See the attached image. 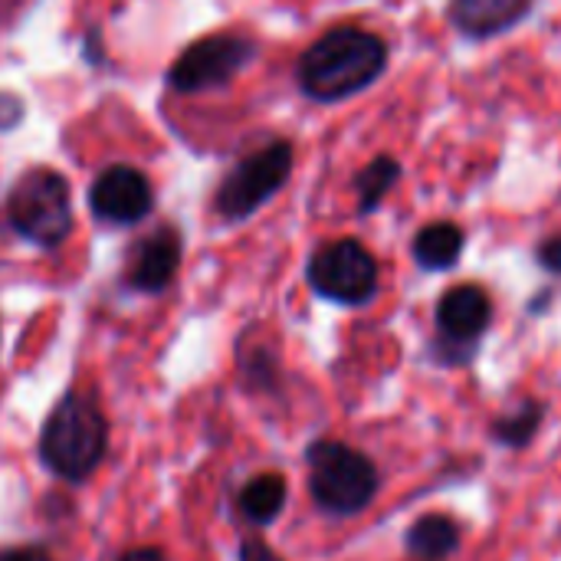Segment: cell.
Instances as JSON below:
<instances>
[{
  "label": "cell",
  "instance_id": "6da1fadb",
  "mask_svg": "<svg viewBox=\"0 0 561 561\" xmlns=\"http://www.w3.org/2000/svg\"><path fill=\"white\" fill-rule=\"evenodd\" d=\"M388 59L391 53L385 36L355 23H342L302 49L296 62V82L306 99L335 105L371 89L388 72Z\"/></svg>",
  "mask_w": 561,
  "mask_h": 561
},
{
  "label": "cell",
  "instance_id": "7a4b0ae2",
  "mask_svg": "<svg viewBox=\"0 0 561 561\" xmlns=\"http://www.w3.org/2000/svg\"><path fill=\"white\" fill-rule=\"evenodd\" d=\"M39 460L62 483H85L108 454V421L95 398L66 391L39 427Z\"/></svg>",
  "mask_w": 561,
  "mask_h": 561
},
{
  "label": "cell",
  "instance_id": "3957f363",
  "mask_svg": "<svg viewBox=\"0 0 561 561\" xmlns=\"http://www.w3.org/2000/svg\"><path fill=\"white\" fill-rule=\"evenodd\" d=\"M306 473L312 503L319 506V513L335 519H352L365 513L381 493L378 463L345 440H312L306 447Z\"/></svg>",
  "mask_w": 561,
  "mask_h": 561
},
{
  "label": "cell",
  "instance_id": "277c9868",
  "mask_svg": "<svg viewBox=\"0 0 561 561\" xmlns=\"http://www.w3.org/2000/svg\"><path fill=\"white\" fill-rule=\"evenodd\" d=\"M7 224L39 250H59L76 220L69 181L53 168L23 171L7 194Z\"/></svg>",
  "mask_w": 561,
  "mask_h": 561
},
{
  "label": "cell",
  "instance_id": "5b68a950",
  "mask_svg": "<svg viewBox=\"0 0 561 561\" xmlns=\"http://www.w3.org/2000/svg\"><path fill=\"white\" fill-rule=\"evenodd\" d=\"M434 342L431 362L440 368H467L477 362L480 345L493 325V299L477 283L450 286L434 309Z\"/></svg>",
  "mask_w": 561,
  "mask_h": 561
},
{
  "label": "cell",
  "instance_id": "8992f818",
  "mask_svg": "<svg viewBox=\"0 0 561 561\" xmlns=\"http://www.w3.org/2000/svg\"><path fill=\"white\" fill-rule=\"evenodd\" d=\"M306 283L325 302H335L345 309H362L381 289V266L362 240L342 237V240L322 243L309 256Z\"/></svg>",
  "mask_w": 561,
  "mask_h": 561
},
{
  "label": "cell",
  "instance_id": "52a82bcc",
  "mask_svg": "<svg viewBox=\"0 0 561 561\" xmlns=\"http://www.w3.org/2000/svg\"><path fill=\"white\" fill-rule=\"evenodd\" d=\"M296 161V148L286 138H276L243 161H237L214 194V210L224 220H247L263 204H270L289 181Z\"/></svg>",
  "mask_w": 561,
  "mask_h": 561
},
{
  "label": "cell",
  "instance_id": "ba28073f",
  "mask_svg": "<svg viewBox=\"0 0 561 561\" xmlns=\"http://www.w3.org/2000/svg\"><path fill=\"white\" fill-rule=\"evenodd\" d=\"M256 53L260 43L247 33L224 30V33L201 36L178 53V59L168 69V85L184 95L230 85L256 59Z\"/></svg>",
  "mask_w": 561,
  "mask_h": 561
},
{
  "label": "cell",
  "instance_id": "9c48e42d",
  "mask_svg": "<svg viewBox=\"0 0 561 561\" xmlns=\"http://www.w3.org/2000/svg\"><path fill=\"white\" fill-rule=\"evenodd\" d=\"M89 207H92L95 220H102V224L131 227L154 210V191H151V181L138 168L112 164L92 181Z\"/></svg>",
  "mask_w": 561,
  "mask_h": 561
},
{
  "label": "cell",
  "instance_id": "30bf717a",
  "mask_svg": "<svg viewBox=\"0 0 561 561\" xmlns=\"http://www.w3.org/2000/svg\"><path fill=\"white\" fill-rule=\"evenodd\" d=\"M184 240L174 224H161L151 233H145L125 256L122 283L135 293L158 296L171 286V279L181 270Z\"/></svg>",
  "mask_w": 561,
  "mask_h": 561
},
{
  "label": "cell",
  "instance_id": "8fae6325",
  "mask_svg": "<svg viewBox=\"0 0 561 561\" xmlns=\"http://www.w3.org/2000/svg\"><path fill=\"white\" fill-rule=\"evenodd\" d=\"M536 0H450L447 20L467 39H493L529 20Z\"/></svg>",
  "mask_w": 561,
  "mask_h": 561
},
{
  "label": "cell",
  "instance_id": "7c38bea8",
  "mask_svg": "<svg viewBox=\"0 0 561 561\" xmlns=\"http://www.w3.org/2000/svg\"><path fill=\"white\" fill-rule=\"evenodd\" d=\"M463 529L447 513H424L404 533V552L411 561H447L460 552Z\"/></svg>",
  "mask_w": 561,
  "mask_h": 561
},
{
  "label": "cell",
  "instance_id": "4fadbf2b",
  "mask_svg": "<svg viewBox=\"0 0 561 561\" xmlns=\"http://www.w3.org/2000/svg\"><path fill=\"white\" fill-rule=\"evenodd\" d=\"M467 250V230L454 220L424 224L411 240V256L424 273H450Z\"/></svg>",
  "mask_w": 561,
  "mask_h": 561
},
{
  "label": "cell",
  "instance_id": "5bb4252c",
  "mask_svg": "<svg viewBox=\"0 0 561 561\" xmlns=\"http://www.w3.org/2000/svg\"><path fill=\"white\" fill-rule=\"evenodd\" d=\"M546 417H549V404L539 401V398H523L516 401L513 408H506L503 414H496L486 427V437L503 447V450H529L539 437V431L546 427Z\"/></svg>",
  "mask_w": 561,
  "mask_h": 561
},
{
  "label": "cell",
  "instance_id": "9a60e30c",
  "mask_svg": "<svg viewBox=\"0 0 561 561\" xmlns=\"http://www.w3.org/2000/svg\"><path fill=\"white\" fill-rule=\"evenodd\" d=\"M286 500H289V486H286L283 473H256L240 486L237 506H240V516L250 526L266 529L283 516Z\"/></svg>",
  "mask_w": 561,
  "mask_h": 561
},
{
  "label": "cell",
  "instance_id": "2e32d148",
  "mask_svg": "<svg viewBox=\"0 0 561 561\" xmlns=\"http://www.w3.org/2000/svg\"><path fill=\"white\" fill-rule=\"evenodd\" d=\"M401 174H404V168H401V161H398L394 154H375V158L355 174V181H352L358 217H371V214L388 201V194L398 187Z\"/></svg>",
  "mask_w": 561,
  "mask_h": 561
},
{
  "label": "cell",
  "instance_id": "e0dca14e",
  "mask_svg": "<svg viewBox=\"0 0 561 561\" xmlns=\"http://www.w3.org/2000/svg\"><path fill=\"white\" fill-rule=\"evenodd\" d=\"M237 368H240V381L250 391H263V394H276L279 391V358L273 348L266 345H247V339L237 348Z\"/></svg>",
  "mask_w": 561,
  "mask_h": 561
},
{
  "label": "cell",
  "instance_id": "ac0fdd59",
  "mask_svg": "<svg viewBox=\"0 0 561 561\" xmlns=\"http://www.w3.org/2000/svg\"><path fill=\"white\" fill-rule=\"evenodd\" d=\"M536 263L552 273V276H561V233H552L546 237L539 247H536Z\"/></svg>",
  "mask_w": 561,
  "mask_h": 561
},
{
  "label": "cell",
  "instance_id": "d6986e66",
  "mask_svg": "<svg viewBox=\"0 0 561 561\" xmlns=\"http://www.w3.org/2000/svg\"><path fill=\"white\" fill-rule=\"evenodd\" d=\"M23 102L10 92H0V131H13L23 122Z\"/></svg>",
  "mask_w": 561,
  "mask_h": 561
},
{
  "label": "cell",
  "instance_id": "ffe728a7",
  "mask_svg": "<svg viewBox=\"0 0 561 561\" xmlns=\"http://www.w3.org/2000/svg\"><path fill=\"white\" fill-rule=\"evenodd\" d=\"M237 559L240 561H283L260 536H247L243 542H240V552H237Z\"/></svg>",
  "mask_w": 561,
  "mask_h": 561
},
{
  "label": "cell",
  "instance_id": "44dd1931",
  "mask_svg": "<svg viewBox=\"0 0 561 561\" xmlns=\"http://www.w3.org/2000/svg\"><path fill=\"white\" fill-rule=\"evenodd\" d=\"M0 561H53V556L43 546H10L0 549Z\"/></svg>",
  "mask_w": 561,
  "mask_h": 561
},
{
  "label": "cell",
  "instance_id": "7402d4cb",
  "mask_svg": "<svg viewBox=\"0 0 561 561\" xmlns=\"http://www.w3.org/2000/svg\"><path fill=\"white\" fill-rule=\"evenodd\" d=\"M102 53H105V49H102V43H99V30H95V26L85 30V36H82V56H85L92 66H99V62H105Z\"/></svg>",
  "mask_w": 561,
  "mask_h": 561
},
{
  "label": "cell",
  "instance_id": "603a6c76",
  "mask_svg": "<svg viewBox=\"0 0 561 561\" xmlns=\"http://www.w3.org/2000/svg\"><path fill=\"white\" fill-rule=\"evenodd\" d=\"M118 561H168V559H164V552H161V549L145 546V549H128V552H122Z\"/></svg>",
  "mask_w": 561,
  "mask_h": 561
}]
</instances>
